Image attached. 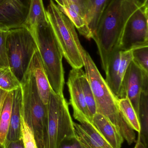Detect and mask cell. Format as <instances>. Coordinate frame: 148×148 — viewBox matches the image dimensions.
Wrapping results in <instances>:
<instances>
[{"label": "cell", "instance_id": "cell-33", "mask_svg": "<svg viewBox=\"0 0 148 148\" xmlns=\"http://www.w3.org/2000/svg\"><path fill=\"white\" fill-rule=\"evenodd\" d=\"M134 148H147V146H146L141 140L140 133H138V139L136 144L135 147Z\"/></svg>", "mask_w": 148, "mask_h": 148}, {"label": "cell", "instance_id": "cell-16", "mask_svg": "<svg viewBox=\"0 0 148 148\" xmlns=\"http://www.w3.org/2000/svg\"><path fill=\"white\" fill-rule=\"evenodd\" d=\"M48 21L47 12L43 0H30L28 14L23 27L31 31L39 24Z\"/></svg>", "mask_w": 148, "mask_h": 148}, {"label": "cell", "instance_id": "cell-1", "mask_svg": "<svg viewBox=\"0 0 148 148\" xmlns=\"http://www.w3.org/2000/svg\"><path fill=\"white\" fill-rule=\"evenodd\" d=\"M147 3L148 0H110L109 2L92 37L97 45L105 73L111 56L119 50L126 23L137 9Z\"/></svg>", "mask_w": 148, "mask_h": 148}, {"label": "cell", "instance_id": "cell-34", "mask_svg": "<svg viewBox=\"0 0 148 148\" xmlns=\"http://www.w3.org/2000/svg\"><path fill=\"white\" fill-rule=\"evenodd\" d=\"M9 1H10V0H0V5ZM12 1H13V0H12Z\"/></svg>", "mask_w": 148, "mask_h": 148}, {"label": "cell", "instance_id": "cell-25", "mask_svg": "<svg viewBox=\"0 0 148 148\" xmlns=\"http://www.w3.org/2000/svg\"><path fill=\"white\" fill-rule=\"evenodd\" d=\"M21 137L24 148H38L34 133L21 114Z\"/></svg>", "mask_w": 148, "mask_h": 148}, {"label": "cell", "instance_id": "cell-13", "mask_svg": "<svg viewBox=\"0 0 148 148\" xmlns=\"http://www.w3.org/2000/svg\"><path fill=\"white\" fill-rule=\"evenodd\" d=\"M76 134L87 148H114L102 136L91 123L74 122Z\"/></svg>", "mask_w": 148, "mask_h": 148}, {"label": "cell", "instance_id": "cell-17", "mask_svg": "<svg viewBox=\"0 0 148 148\" xmlns=\"http://www.w3.org/2000/svg\"><path fill=\"white\" fill-rule=\"evenodd\" d=\"M121 58V51L117 50L112 56L109 62L105 79L114 95L118 99L120 95L121 80L119 75V66Z\"/></svg>", "mask_w": 148, "mask_h": 148}, {"label": "cell", "instance_id": "cell-22", "mask_svg": "<svg viewBox=\"0 0 148 148\" xmlns=\"http://www.w3.org/2000/svg\"><path fill=\"white\" fill-rule=\"evenodd\" d=\"M78 74L83 94L89 111L90 118L93 121V118L96 113V103L94 97L85 72L81 69H78Z\"/></svg>", "mask_w": 148, "mask_h": 148}, {"label": "cell", "instance_id": "cell-3", "mask_svg": "<svg viewBox=\"0 0 148 148\" xmlns=\"http://www.w3.org/2000/svg\"><path fill=\"white\" fill-rule=\"evenodd\" d=\"M37 44L51 90L63 96L65 79L62 53L49 21L37 25L30 31Z\"/></svg>", "mask_w": 148, "mask_h": 148}, {"label": "cell", "instance_id": "cell-24", "mask_svg": "<svg viewBox=\"0 0 148 148\" xmlns=\"http://www.w3.org/2000/svg\"><path fill=\"white\" fill-rule=\"evenodd\" d=\"M21 83L9 67L0 68V89L8 92L20 88Z\"/></svg>", "mask_w": 148, "mask_h": 148}, {"label": "cell", "instance_id": "cell-6", "mask_svg": "<svg viewBox=\"0 0 148 148\" xmlns=\"http://www.w3.org/2000/svg\"><path fill=\"white\" fill-rule=\"evenodd\" d=\"M21 83V115L32 130L38 148H43L47 105L42 101L30 72L26 71Z\"/></svg>", "mask_w": 148, "mask_h": 148}, {"label": "cell", "instance_id": "cell-28", "mask_svg": "<svg viewBox=\"0 0 148 148\" xmlns=\"http://www.w3.org/2000/svg\"><path fill=\"white\" fill-rule=\"evenodd\" d=\"M133 60L132 50L121 51V58L119 66V75L121 80H122L126 70Z\"/></svg>", "mask_w": 148, "mask_h": 148}, {"label": "cell", "instance_id": "cell-10", "mask_svg": "<svg viewBox=\"0 0 148 148\" xmlns=\"http://www.w3.org/2000/svg\"><path fill=\"white\" fill-rule=\"evenodd\" d=\"M78 69L72 68L70 71L67 85L70 99V104L73 108V116L80 123L92 121L89 115L78 78Z\"/></svg>", "mask_w": 148, "mask_h": 148}, {"label": "cell", "instance_id": "cell-11", "mask_svg": "<svg viewBox=\"0 0 148 148\" xmlns=\"http://www.w3.org/2000/svg\"><path fill=\"white\" fill-rule=\"evenodd\" d=\"M28 7L24 3L10 0L0 5V29L8 30L23 27Z\"/></svg>", "mask_w": 148, "mask_h": 148}, {"label": "cell", "instance_id": "cell-23", "mask_svg": "<svg viewBox=\"0 0 148 148\" xmlns=\"http://www.w3.org/2000/svg\"><path fill=\"white\" fill-rule=\"evenodd\" d=\"M148 93L142 92L139 104L138 118L140 125L142 141L147 146L148 134Z\"/></svg>", "mask_w": 148, "mask_h": 148}, {"label": "cell", "instance_id": "cell-5", "mask_svg": "<svg viewBox=\"0 0 148 148\" xmlns=\"http://www.w3.org/2000/svg\"><path fill=\"white\" fill-rule=\"evenodd\" d=\"M46 12L63 56L72 68L82 69L83 62L81 51L83 48L74 25L53 0L50 1Z\"/></svg>", "mask_w": 148, "mask_h": 148}, {"label": "cell", "instance_id": "cell-29", "mask_svg": "<svg viewBox=\"0 0 148 148\" xmlns=\"http://www.w3.org/2000/svg\"><path fill=\"white\" fill-rule=\"evenodd\" d=\"M60 8H63L68 7L70 4L76 5L86 16V12L89 5L88 0H54Z\"/></svg>", "mask_w": 148, "mask_h": 148}, {"label": "cell", "instance_id": "cell-27", "mask_svg": "<svg viewBox=\"0 0 148 148\" xmlns=\"http://www.w3.org/2000/svg\"><path fill=\"white\" fill-rule=\"evenodd\" d=\"M8 31L0 29V68L8 67L6 40Z\"/></svg>", "mask_w": 148, "mask_h": 148}, {"label": "cell", "instance_id": "cell-15", "mask_svg": "<svg viewBox=\"0 0 148 148\" xmlns=\"http://www.w3.org/2000/svg\"><path fill=\"white\" fill-rule=\"evenodd\" d=\"M21 88L13 92L11 118L6 143L21 140Z\"/></svg>", "mask_w": 148, "mask_h": 148}, {"label": "cell", "instance_id": "cell-30", "mask_svg": "<svg viewBox=\"0 0 148 148\" xmlns=\"http://www.w3.org/2000/svg\"><path fill=\"white\" fill-rule=\"evenodd\" d=\"M59 148H87L79 140L76 136L64 141Z\"/></svg>", "mask_w": 148, "mask_h": 148}, {"label": "cell", "instance_id": "cell-14", "mask_svg": "<svg viewBox=\"0 0 148 148\" xmlns=\"http://www.w3.org/2000/svg\"><path fill=\"white\" fill-rule=\"evenodd\" d=\"M92 124L102 136L114 148H121L124 139L117 129L103 115L96 113Z\"/></svg>", "mask_w": 148, "mask_h": 148}, {"label": "cell", "instance_id": "cell-9", "mask_svg": "<svg viewBox=\"0 0 148 148\" xmlns=\"http://www.w3.org/2000/svg\"><path fill=\"white\" fill-rule=\"evenodd\" d=\"M148 74L131 62L122 80L118 99L128 98L138 116L139 104L145 75Z\"/></svg>", "mask_w": 148, "mask_h": 148}, {"label": "cell", "instance_id": "cell-20", "mask_svg": "<svg viewBox=\"0 0 148 148\" xmlns=\"http://www.w3.org/2000/svg\"><path fill=\"white\" fill-rule=\"evenodd\" d=\"M117 104L120 113L127 124L134 131L140 133L138 115L128 98L118 99Z\"/></svg>", "mask_w": 148, "mask_h": 148}, {"label": "cell", "instance_id": "cell-32", "mask_svg": "<svg viewBox=\"0 0 148 148\" xmlns=\"http://www.w3.org/2000/svg\"><path fill=\"white\" fill-rule=\"evenodd\" d=\"M8 93V92L0 89V117H1V113L3 107V103L5 101Z\"/></svg>", "mask_w": 148, "mask_h": 148}, {"label": "cell", "instance_id": "cell-12", "mask_svg": "<svg viewBox=\"0 0 148 148\" xmlns=\"http://www.w3.org/2000/svg\"><path fill=\"white\" fill-rule=\"evenodd\" d=\"M27 70L33 75L39 95L47 105L51 89L38 50L33 55Z\"/></svg>", "mask_w": 148, "mask_h": 148}, {"label": "cell", "instance_id": "cell-4", "mask_svg": "<svg viewBox=\"0 0 148 148\" xmlns=\"http://www.w3.org/2000/svg\"><path fill=\"white\" fill-rule=\"evenodd\" d=\"M76 136L74 122L67 101L64 96L51 90L47 104L43 148H59L64 141Z\"/></svg>", "mask_w": 148, "mask_h": 148}, {"label": "cell", "instance_id": "cell-31", "mask_svg": "<svg viewBox=\"0 0 148 148\" xmlns=\"http://www.w3.org/2000/svg\"><path fill=\"white\" fill-rule=\"evenodd\" d=\"M2 148H24L22 140H21L14 141L9 142L5 143Z\"/></svg>", "mask_w": 148, "mask_h": 148}, {"label": "cell", "instance_id": "cell-7", "mask_svg": "<svg viewBox=\"0 0 148 148\" xmlns=\"http://www.w3.org/2000/svg\"><path fill=\"white\" fill-rule=\"evenodd\" d=\"M6 50L9 67L21 82L33 55L38 50L30 30L23 26L8 30Z\"/></svg>", "mask_w": 148, "mask_h": 148}, {"label": "cell", "instance_id": "cell-26", "mask_svg": "<svg viewBox=\"0 0 148 148\" xmlns=\"http://www.w3.org/2000/svg\"><path fill=\"white\" fill-rule=\"evenodd\" d=\"M132 60L146 73H148V46L132 50Z\"/></svg>", "mask_w": 148, "mask_h": 148}, {"label": "cell", "instance_id": "cell-2", "mask_svg": "<svg viewBox=\"0 0 148 148\" xmlns=\"http://www.w3.org/2000/svg\"><path fill=\"white\" fill-rule=\"evenodd\" d=\"M83 67L94 97L96 113L104 116L119 131L129 145L136 142L134 130L124 121L118 109L117 97L107 84L89 53L81 51Z\"/></svg>", "mask_w": 148, "mask_h": 148}, {"label": "cell", "instance_id": "cell-35", "mask_svg": "<svg viewBox=\"0 0 148 148\" xmlns=\"http://www.w3.org/2000/svg\"><path fill=\"white\" fill-rule=\"evenodd\" d=\"M13 1H14L16 2L19 3H24L23 2L22 0H13Z\"/></svg>", "mask_w": 148, "mask_h": 148}, {"label": "cell", "instance_id": "cell-8", "mask_svg": "<svg viewBox=\"0 0 148 148\" xmlns=\"http://www.w3.org/2000/svg\"><path fill=\"white\" fill-rule=\"evenodd\" d=\"M148 3L137 9L126 23L119 50L128 51L148 46Z\"/></svg>", "mask_w": 148, "mask_h": 148}, {"label": "cell", "instance_id": "cell-21", "mask_svg": "<svg viewBox=\"0 0 148 148\" xmlns=\"http://www.w3.org/2000/svg\"><path fill=\"white\" fill-rule=\"evenodd\" d=\"M13 92L14 91L8 93L1 113L0 117V148L4 147L6 143L11 118Z\"/></svg>", "mask_w": 148, "mask_h": 148}, {"label": "cell", "instance_id": "cell-18", "mask_svg": "<svg viewBox=\"0 0 148 148\" xmlns=\"http://www.w3.org/2000/svg\"><path fill=\"white\" fill-rule=\"evenodd\" d=\"M60 8L70 19L80 34L88 40L92 39V33L86 21L84 14L77 6L72 4L66 8Z\"/></svg>", "mask_w": 148, "mask_h": 148}, {"label": "cell", "instance_id": "cell-19", "mask_svg": "<svg viewBox=\"0 0 148 148\" xmlns=\"http://www.w3.org/2000/svg\"><path fill=\"white\" fill-rule=\"evenodd\" d=\"M88 1V7L86 12L85 19L92 34L110 0Z\"/></svg>", "mask_w": 148, "mask_h": 148}]
</instances>
